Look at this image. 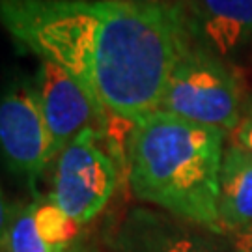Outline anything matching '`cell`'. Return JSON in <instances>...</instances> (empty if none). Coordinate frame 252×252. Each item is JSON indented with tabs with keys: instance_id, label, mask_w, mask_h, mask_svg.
I'll return each mask as SVG.
<instances>
[{
	"instance_id": "obj_1",
	"label": "cell",
	"mask_w": 252,
	"mask_h": 252,
	"mask_svg": "<svg viewBox=\"0 0 252 252\" xmlns=\"http://www.w3.org/2000/svg\"><path fill=\"white\" fill-rule=\"evenodd\" d=\"M0 25L28 53L82 86L105 135L110 120L133 127L161 108L192 25L170 2L0 0Z\"/></svg>"
},
{
	"instance_id": "obj_2",
	"label": "cell",
	"mask_w": 252,
	"mask_h": 252,
	"mask_svg": "<svg viewBox=\"0 0 252 252\" xmlns=\"http://www.w3.org/2000/svg\"><path fill=\"white\" fill-rule=\"evenodd\" d=\"M224 131L155 110L129 131L127 168L135 196L220 234L219 185Z\"/></svg>"
},
{
	"instance_id": "obj_3",
	"label": "cell",
	"mask_w": 252,
	"mask_h": 252,
	"mask_svg": "<svg viewBox=\"0 0 252 252\" xmlns=\"http://www.w3.org/2000/svg\"><path fill=\"white\" fill-rule=\"evenodd\" d=\"M159 110L234 131L243 116L241 84L217 56L190 45L172 71Z\"/></svg>"
},
{
	"instance_id": "obj_4",
	"label": "cell",
	"mask_w": 252,
	"mask_h": 252,
	"mask_svg": "<svg viewBox=\"0 0 252 252\" xmlns=\"http://www.w3.org/2000/svg\"><path fill=\"white\" fill-rule=\"evenodd\" d=\"M101 133L84 129L56 159L53 202L77 224L99 215L118 185L114 159L99 146Z\"/></svg>"
},
{
	"instance_id": "obj_5",
	"label": "cell",
	"mask_w": 252,
	"mask_h": 252,
	"mask_svg": "<svg viewBox=\"0 0 252 252\" xmlns=\"http://www.w3.org/2000/svg\"><path fill=\"white\" fill-rule=\"evenodd\" d=\"M49 150L51 140L36 82H11L0 94V155L34 194L37 180L51 162Z\"/></svg>"
},
{
	"instance_id": "obj_6",
	"label": "cell",
	"mask_w": 252,
	"mask_h": 252,
	"mask_svg": "<svg viewBox=\"0 0 252 252\" xmlns=\"http://www.w3.org/2000/svg\"><path fill=\"white\" fill-rule=\"evenodd\" d=\"M34 82L51 140L49 155L51 161H56L84 129L94 127L99 131V122L82 86L56 63L41 62Z\"/></svg>"
},
{
	"instance_id": "obj_7",
	"label": "cell",
	"mask_w": 252,
	"mask_h": 252,
	"mask_svg": "<svg viewBox=\"0 0 252 252\" xmlns=\"http://www.w3.org/2000/svg\"><path fill=\"white\" fill-rule=\"evenodd\" d=\"M118 252H211L207 243L174 215L133 209L114 234Z\"/></svg>"
},
{
	"instance_id": "obj_8",
	"label": "cell",
	"mask_w": 252,
	"mask_h": 252,
	"mask_svg": "<svg viewBox=\"0 0 252 252\" xmlns=\"http://www.w3.org/2000/svg\"><path fill=\"white\" fill-rule=\"evenodd\" d=\"M194 25L219 54H230L252 37V0H194Z\"/></svg>"
},
{
	"instance_id": "obj_9",
	"label": "cell",
	"mask_w": 252,
	"mask_h": 252,
	"mask_svg": "<svg viewBox=\"0 0 252 252\" xmlns=\"http://www.w3.org/2000/svg\"><path fill=\"white\" fill-rule=\"evenodd\" d=\"M217 209L222 230L252 228V157L235 144L222 157Z\"/></svg>"
},
{
	"instance_id": "obj_10",
	"label": "cell",
	"mask_w": 252,
	"mask_h": 252,
	"mask_svg": "<svg viewBox=\"0 0 252 252\" xmlns=\"http://www.w3.org/2000/svg\"><path fill=\"white\" fill-rule=\"evenodd\" d=\"M34 222L39 235L56 249H67L77 237L79 224L63 213L53 200L34 202Z\"/></svg>"
},
{
	"instance_id": "obj_11",
	"label": "cell",
	"mask_w": 252,
	"mask_h": 252,
	"mask_svg": "<svg viewBox=\"0 0 252 252\" xmlns=\"http://www.w3.org/2000/svg\"><path fill=\"white\" fill-rule=\"evenodd\" d=\"M8 252H63V249L49 245L39 235L34 222V204H27L11 211Z\"/></svg>"
},
{
	"instance_id": "obj_12",
	"label": "cell",
	"mask_w": 252,
	"mask_h": 252,
	"mask_svg": "<svg viewBox=\"0 0 252 252\" xmlns=\"http://www.w3.org/2000/svg\"><path fill=\"white\" fill-rule=\"evenodd\" d=\"M235 146L243 148L245 152L252 157V105H247L243 108V116L239 120L237 127L234 129Z\"/></svg>"
},
{
	"instance_id": "obj_13",
	"label": "cell",
	"mask_w": 252,
	"mask_h": 252,
	"mask_svg": "<svg viewBox=\"0 0 252 252\" xmlns=\"http://www.w3.org/2000/svg\"><path fill=\"white\" fill-rule=\"evenodd\" d=\"M11 207L8 206V200L0 187V252H8V230L11 220Z\"/></svg>"
},
{
	"instance_id": "obj_14",
	"label": "cell",
	"mask_w": 252,
	"mask_h": 252,
	"mask_svg": "<svg viewBox=\"0 0 252 252\" xmlns=\"http://www.w3.org/2000/svg\"><path fill=\"white\" fill-rule=\"evenodd\" d=\"M237 247L241 252H252V234L243 232V235L237 239Z\"/></svg>"
},
{
	"instance_id": "obj_15",
	"label": "cell",
	"mask_w": 252,
	"mask_h": 252,
	"mask_svg": "<svg viewBox=\"0 0 252 252\" xmlns=\"http://www.w3.org/2000/svg\"><path fill=\"white\" fill-rule=\"evenodd\" d=\"M63 252H101L97 251V249H94V247H90V245H84V243H73L69 245L67 249Z\"/></svg>"
},
{
	"instance_id": "obj_16",
	"label": "cell",
	"mask_w": 252,
	"mask_h": 252,
	"mask_svg": "<svg viewBox=\"0 0 252 252\" xmlns=\"http://www.w3.org/2000/svg\"><path fill=\"white\" fill-rule=\"evenodd\" d=\"M133 2H144V4H155V2H164V0H133Z\"/></svg>"
},
{
	"instance_id": "obj_17",
	"label": "cell",
	"mask_w": 252,
	"mask_h": 252,
	"mask_svg": "<svg viewBox=\"0 0 252 252\" xmlns=\"http://www.w3.org/2000/svg\"><path fill=\"white\" fill-rule=\"evenodd\" d=\"M247 232H249V234H252V228H251V230H247Z\"/></svg>"
}]
</instances>
